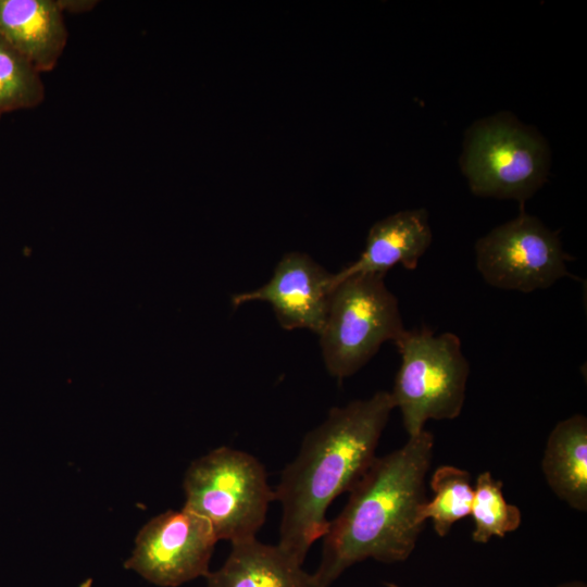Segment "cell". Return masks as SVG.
Here are the masks:
<instances>
[{
    "label": "cell",
    "instance_id": "cell-3",
    "mask_svg": "<svg viewBox=\"0 0 587 587\" xmlns=\"http://www.w3.org/2000/svg\"><path fill=\"white\" fill-rule=\"evenodd\" d=\"M183 486L184 508L204 519L217 540L230 544L255 537L275 500L262 463L229 447L195 460Z\"/></svg>",
    "mask_w": 587,
    "mask_h": 587
},
{
    "label": "cell",
    "instance_id": "cell-16",
    "mask_svg": "<svg viewBox=\"0 0 587 587\" xmlns=\"http://www.w3.org/2000/svg\"><path fill=\"white\" fill-rule=\"evenodd\" d=\"M43 99L41 74L0 35V117Z\"/></svg>",
    "mask_w": 587,
    "mask_h": 587
},
{
    "label": "cell",
    "instance_id": "cell-13",
    "mask_svg": "<svg viewBox=\"0 0 587 587\" xmlns=\"http://www.w3.org/2000/svg\"><path fill=\"white\" fill-rule=\"evenodd\" d=\"M541 469L557 497L571 508L587 511V419L574 414L550 432Z\"/></svg>",
    "mask_w": 587,
    "mask_h": 587
},
{
    "label": "cell",
    "instance_id": "cell-15",
    "mask_svg": "<svg viewBox=\"0 0 587 587\" xmlns=\"http://www.w3.org/2000/svg\"><path fill=\"white\" fill-rule=\"evenodd\" d=\"M502 482L495 479L489 471L482 472L474 485L471 513L474 521L472 539L486 544L492 537H504L519 528L522 522L520 509L505 501Z\"/></svg>",
    "mask_w": 587,
    "mask_h": 587
},
{
    "label": "cell",
    "instance_id": "cell-9",
    "mask_svg": "<svg viewBox=\"0 0 587 587\" xmlns=\"http://www.w3.org/2000/svg\"><path fill=\"white\" fill-rule=\"evenodd\" d=\"M334 288V273L307 253L291 251L278 261L267 283L236 294L230 301L235 308L247 302H266L284 329H309L320 335Z\"/></svg>",
    "mask_w": 587,
    "mask_h": 587
},
{
    "label": "cell",
    "instance_id": "cell-7",
    "mask_svg": "<svg viewBox=\"0 0 587 587\" xmlns=\"http://www.w3.org/2000/svg\"><path fill=\"white\" fill-rule=\"evenodd\" d=\"M475 253L477 271L499 289L527 294L572 277L558 233L524 212L479 238Z\"/></svg>",
    "mask_w": 587,
    "mask_h": 587
},
{
    "label": "cell",
    "instance_id": "cell-4",
    "mask_svg": "<svg viewBox=\"0 0 587 587\" xmlns=\"http://www.w3.org/2000/svg\"><path fill=\"white\" fill-rule=\"evenodd\" d=\"M396 346L401 364L390 395L409 437L425 429L429 420L458 417L470 376L460 338L450 332L436 335L421 327L407 329Z\"/></svg>",
    "mask_w": 587,
    "mask_h": 587
},
{
    "label": "cell",
    "instance_id": "cell-1",
    "mask_svg": "<svg viewBox=\"0 0 587 587\" xmlns=\"http://www.w3.org/2000/svg\"><path fill=\"white\" fill-rule=\"evenodd\" d=\"M434 452V436L423 429L399 449L375 458L350 489L347 504L329 521L322 559L312 574L315 587H329L347 569L366 559L407 560L424 523L420 509Z\"/></svg>",
    "mask_w": 587,
    "mask_h": 587
},
{
    "label": "cell",
    "instance_id": "cell-10",
    "mask_svg": "<svg viewBox=\"0 0 587 587\" xmlns=\"http://www.w3.org/2000/svg\"><path fill=\"white\" fill-rule=\"evenodd\" d=\"M432 237L426 210H405L388 215L370 228L359 259L334 273V285L355 274L386 275L398 264L415 270L430 246Z\"/></svg>",
    "mask_w": 587,
    "mask_h": 587
},
{
    "label": "cell",
    "instance_id": "cell-17",
    "mask_svg": "<svg viewBox=\"0 0 587 587\" xmlns=\"http://www.w3.org/2000/svg\"><path fill=\"white\" fill-rule=\"evenodd\" d=\"M62 11L85 12L89 11L96 3L90 0H58Z\"/></svg>",
    "mask_w": 587,
    "mask_h": 587
},
{
    "label": "cell",
    "instance_id": "cell-18",
    "mask_svg": "<svg viewBox=\"0 0 587 587\" xmlns=\"http://www.w3.org/2000/svg\"><path fill=\"white\" fill-rule=\"evenodd\" d=\"M555 587H587L584 582L580 580H571L557 585Z\"/></svg>",
    "mask_w": 587,
    "mask_h": 587
},
{
    "label": "cell",
    "instance_id": "cell-14",
    "mask_svg": "<svg viewBox=\"0 0 587 587\" xmlns=\"http://www.w3.org/2000/svg\"><path fill=\"white\" fill-rule=\"evenodd\" d=\"M429 487L433 498L422 504L420 519L423 523L432 520L436 534L445 537L454 523L471 513L474 497L471 474L453 465H441L432 475Z\"/></svg>",
    "mask_w": 587,
    "mask_h": 587
},
{
    "label": "cell",
    "instance_id": "cell-12",
    "mask_svg": "<svg viewBox=\"0 0 587 587\" xmlns=\"http://www.w3.org/2000/svg\"><path fill=\"white\" fill-rule=\"evenodd\" d=\"M205 578L207 587H315L313 575L290 552L255 537L232 542L224 564Z\"/></svg>",
    "mask_w": 587,
    "mask_h": 587
},
{
    "label": "cell",
    "instance_id": "cell-19",
    "mask_svg": "<svg viewBox=\"0 0 587 587\" xmlns=\"http://www.w3.org/2000/svg\"><path fill=\"white\" fill-rule=\"evenodd\" d=\"M385 585H386L387 587H401V586H399V585H397V584H395V583H385Z\"/></svg>",
    "mask_w": 587,
    "mask_h": 587
},
{
    "label": "cell",
    "instance_id": "cell-8",
    "mask_svg": "<svg viewBox=\"0 0 587 587\" xmlns=\"http://www.w3.org/2000/svg\"><path fill=\"white\" fill-rule=\"evenodd\" d=\"M217 539L210 524L183 508L150 520L138 533L125 567L160 587L207 577Z\"/></svg>",
    "mask_w": 587,
    "mask_h": 587
},
{
    "label": "cell",
    "instance_id": "cell-2",
    "mask_svg": "<svg viewBox=\"0 0 587 587\" xmlns=\"http://www.w3.org/2000/svg\"><path fill=\"white\" fill-rule=\"evenodd\" d=\"M394 409L386 390L332 408L327 417L305 435L299 453L283 470L274 491L282 504L278 545L300 563L325 535L328 507L350 491L375 460Z\"/></svg>",
    "mask_w": 587,
    "mask_h": 587
},
{
    "label": "cell",
    "instance_id": "cell-11",
    "mask_svg": "<svg viewBox=\"0 0 587 587\" xmlns=\"http://www.w3.org/2000/svg\"><path fill=\"white\" fill-rule=\"evenodd\" d=\"M0 35L40 74L55 67L67 42L54 0H0Z\"/></svg>",
    "mask_w": 587,
    "mask_h": 587
},
{
    "label": "cell",
    "instance_id": "cell-6",
    "mask_svg": "<svg viewBox=\"0 0 587 587\" xmlns=\"http://www.w3.org/2000/svg\"><path fill=\"white\" fill-rule=\"evenodd\" d=\"M463 166L475 195L523 204L546 179L548 153L527 128L512 118L494 117L471 130Z\"/></svg>",
    "mask_w": 587,
    "mask_h": 587
},
{
    "label": "cell",
    "instance_id": "cell-5",
    "mask_svg": "<svg viewBox=\"0 0 587 587\" xmlns=\"http://www.w3.org/2000/svg\"><path fill=\"white\" fill-rule=\"evenodd\" d=\"M404 328L399 301L383 274H355L336 283L320 345L329 375L342 380L360 371L383 344Z\"/></svg>",
    "mask_w": 587,
    "mask_h": 587
}]
</instances>
